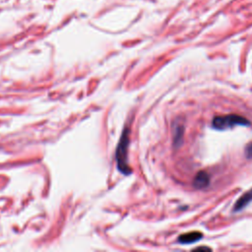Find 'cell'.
I'll use <instances>...</instances> for the list:
<instances>
[{
	"instance_id": "cell-7",
	"label": "cell",
	"mask_w": 252,
	"mask_h": 252,
	"mask_svg": "<svg viewBox=\"0 0 252 252\" xmlns=\"http://www.w3.org/2000/svg\"><path fill=\"white\" fill-rule=\"evenodd\" d=\"M245 154L248 158H252V142L249 143L245 148Z\"/></svg>"
},
{
	"instance_id": "cell-1",
	"label": "cell",
	"mask_w": 252,
	"mask_h": 252,
	"mask_svg": "<svg viewBox=\"0 0 252 252\" xmlns=\"http://www.w3.org/2000/svg\"><path fill=\"white\" fill-rule=\"evenodd\" d=\"M249 123L250 122L245 117L236 114H228L215 117L212 125L215 129L225 130L228 128H232L236 125H249Z\"/></svg>"
},
{
	"instance_id": "cell-6",
	"label": "cell",
	"mask_w": 252,
	"mask_h": 252,
	"mask_svg": "<svg viewBox=\"0 0 252 252\" xmlns=\"http://www.w3.org/2000/svg\"><path fill=\"white\" fill-rule=\"evenodd\" d=\"M174 143L180 145L181 141H182V136H183V126L182 125H178L177 127H175V131H174Z\"/></svg>"
},
{
	"instance_id": "cell-5",
	"label": "cell",
	"mask_w": 252,
	"mask_h": 252,
	"mask_svg": "<svg viewBox=\"0 0 252 252\" xmlns=\"http://www.w3.org/2000/svg\"><path fill=\"white\" fill-rule=\"evenodd\" d=\"M252 201V188L250 190H248L246 193H244L239 199L238 201L235 203L234 207H233V211H240L241 209H243L244 207H246L250 202Z\"/></svg>"
},
{
	"instance_id": "cell-2",
	"label": "cell",
	"mask_w": 252,
	"mask_h": 252,
	"mask_svg": "<svg viewBox=\"0 0 252 252\" xmlns=\"http://www.w3.org/2000/svg\"><path fill=\"white\" fill-rule=\"evenodd\" d=\"M127 147H128V135L126 133H123L119 146L117 148L116 152V160L118 164V168L121 172L128 174L129 168L126 163V154H127Z\"/></svg>"
},
{
	"instance_id": "cell-3",
	"label": "cell",
	"mask_w": 252,
	"mask_h": 252,
	"mask_svg": "<svg viewBox=\"0 0 252 252\" xmlns=\"http://www.w3.org/2000/svg\"><path fill=\"white\" fill-rule=\"evenodd\" d=\"M209 183H210V176L205 171L198 172L193 181V185L197 189H204L209 185Z\"/></svg>"
},
{
	"instance_id": "cell-4",
	"label": "cell",
	"mask_w": 252,
	"mask_h": 252,
	"mask_svg": "<svg viewBox=\"0 0 252 252\" xmlns=\"http://www.w3.org/2000/svg\"><path fill=\"white\" fill-rule=\"evenodd\" d=\"M202 233L199 231H192V232H187L184 234H181L178 237V241L180 243L183 244H187V243H193L196 242L198 240H200L202 238Z\"/></svg>"
}]
</instances>
